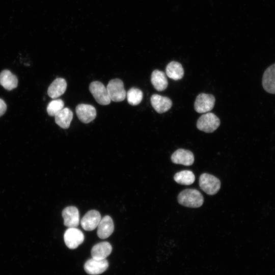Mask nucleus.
I'll list each match as a JSON object with an SVG mask.
<instances>
[{"instance_id":"1a4fd4ad","label":"nucleus","mask_w":275,"mask_h":275,"mask_svg":"<svg viewBox=\"0 0 275 275\" xmlns=\"http://www.w3.org/2000/svg\"><path fill=\"white\" fill-rule=\"evenodd\" d=\"M75 111L79 120L84 123L92 122L96 116L95 108L90 104H78L76 107Z\"/></svg>"},{"instance_id":"39448f33","label":"nucleus","mask_w":275,"mask_h":275,"mask_svg":"<svg viewBox=\"0 0 275 275\" xmlns=\"http://www.w3.org/2000/svg\"><path fill=\"white\" fill-rule=\"evenodd\" d=\"M111 100L114 102H120L126 97V93L123 81L118 78L111 80L106 86Z\"/></svg>"},{"instance_id":"20e7f679","label":"nucleus","mask_w":275,"mask_h":275,"mask_svg":"<svg viewBox=\"0 0 275 275\" xmlns=\"http://www.w3.org/2000/svg\"><path fill=\"white\" fill-rule=\"evenodd\" d=\"M89 90L95 100L101 105H107L111 103L106 87L99 81L92 82L89 86Z\"/></svg>"},{"instance_id":"b1692460","label":"nucleus","mask_w":275,"mask_h":275,"mask_svg":"<svg viewBox=\"0 0 275 275\" xmlns=\"http://www.w3.org/2000/svg\"><path fill=\"white\" fill-rule=\"evenodd\" d=\"M64 103L62 99H57L51 101L47 106V112L50 116H54L64 108Z\"/></svg>"},{"instance_id":"f257e3e1","label":"nucleus","mask_w":275,"mask_h":275,"mask_svg":"<svg viewBox=\"0 0 275 275\" xmlns=\"http://www.w3.org/2000/svg\"><path fill=\"white\" fill-rule=\"evenodd\" d=\"M178 203L185 207L198 208L202 205L204 198L202 194L196 189H186L178 196Z\"/></svg>"},{"instance_id":"4be33fe9","label":"nucleus","mask_w":275,"mask_h":275,"mask_svg":"<svg viewBox=\"0 0 275 275\" xmlns=\"http://www.w3.org/2000/svg\"><path fill=\"white\" fill-rule=\"evenodd\" d=\"M174 179L179 184L187 185L194 182L195 176L193 172L183 170L176 173L174 176Z\"/></svg>"},{"instance_id":"f3484780","label":"nucleus","mask_w":275,"mask_h":275,"mask_svg":"<svg viewBox=\"0 0 275 275\" xmlns=\"http://www.w3.org/2000/svg\"><path fill=\"white\" fill-rule=\"evenodd\" d=\"M112 251L111 244L106 241H103L94 245L91 251L93 258L104 259L109 256Z\"/></svg>"},{"instance_id":"6e6552de","label":"nucleus","mask_w":275,"mask_h":275,"mask_svg":"<svg viewBox=\"0 0 275 275\" xmlns=\"http://www.w3.org/2000/svg\"><path fill=\"white\" fill-rule=\"evenodd\" d=\"M108 267V262L106 259H96L91 258L84 265L85 271L91 275H97L104 272Z\"/></svg>"},{"instance_id":"2eb2a0df","label":"nucleus","mask_w":275,"mask_h":275,"mask_svg":"<svg viewBox=\"0 0 275 275\" xmlns=\"http://www.w3.org/2000/svg\"><path fill=\"white\" fill-rule=\"evenodd\" d=\"M264 89L271 94H275V64L267 68L262 78Z\"/></svg>"},{"instance_id":"6ab92c4d","label":"nucleus","mask_w":275,"mask_h":275,"mask_svg":"<svg viewBox=\"0 0 275 275\" xmlns=\"http://www.w3.org/2000/svg\"><path fill=\"white\" fill-rule=\"evenodd\" d=\"M0 84L6 90H12L17 87V77L8 70H4L0 73Z\"/></svg>"},{"instance_id":"9d476101","label":"nucleus","mask_w":275,"mask_h":275,"mask_svg":"<svg viewBox=\"0 0 275 275\" xmlns=\"http://www.w3.org/2000/svg\"><path fill=\"white\" fill-rule=\"evenodd\" d=\"M101 216L96 210L88 211L81 218L80 224L82 228L86 231H92L97 227Z\"/></svg>"},{"instance_id":"f03ea898","label":"nucleus","mask_w":275,"mask_h":275,"mask_svg":"<svg viewBox=\"0 0 275 275\" xmlns=\"http://www.w3.org/2000/svg\"><path fill=\"white\" fill-rule=\"evenodd\" d=\"M199 185L201 189L209 195L216 194L221 187V181L209 174L203 173L199 178Z\"/></svg>"},{"instance_id":"423d86ee","label":"nucleus","mask_w":275,"mask_h":275,"mask_svg":"<svg viewBox=\"0 0 275 275\" xmlns=\"http://www.w3.org/2000/svg\"><path fill=\"white\" fill-rule=\"evenodd\" d=\"M84 238L83 233L76 227L69 228L64 235L65 244L70 249L77 248L83 242Z\"/></svg>"},{"instance_id":"dca6fc26","label":"nucleus","mask_w":275,"mask_h":275,"mask_svg":"<svg viewBox=\"0 0 275 275\" xmlns=\"http://www.w3.org/2000/svg\"><path fill=\"white\" fill-rule=\"evenodd\" d=\"M67 82L65 79L61 77L56 78L48 88L47 94L53 99L62 95L66 91Z\"/></svg>"},{"instance_id":"f8f14e48","label":"nucleus","mask_w":275,"mask_h":275,"mask_svg":"<svg viewBox=\"0 0 275 275\" xmlns=\"http://www.w3.org/2000/svg\"><path fill=\"white\" fill-rule=\"evenodd\" d=\"M172 161L176 164L184 166H191L194 162V155L188 150L179 149L176 150L171 155Z\"/></svg>"},{"instance_id":"393cba45","label":"nucleus","mask_w":275,"mask_h":275,"mask_svg":"<svg viewBox=\"0 0 275 275\" xmlns=\"http://www.w3.org/2000/svg\"><path fill=\"white\" fill-rule=\"evenodd\" d=\"M7 110V105L5 102L0 98V117L3 116Z\"/></svg>"},{"instance_id":"412c9836","label":"nucleus","mask_w":275,"mask_h":275,"mask_svg":"<svg viewBox=\"0 0 275 275\" xmlns=\"http://www.w3.org/2000/svg\"><path fill=\"white\" fill-rule=\"evenodd\" d=\"M166 72L169 78L175 80L181 79L184 75L182 66L176 61H172L167 65Z\"/></svg>"},{"instance_id":"4468645a","label":"nucleus","mask_w":275,"mask_h":275,"mask_svg":"<svg viewBox=\"0 0 275 275\" xmlns=\"http://www.w3.org/2000/svg\"><path fill=\"white\" fill-rule=\"evenodd\" d=\"M97 235L101 239L108 237L114 230V224L111 217L106 215L102 218L97 226Z\"/></svg>"},{"instance_id":"9b49d317","label":"nucleus","mask_w":275,"mask_h":275,"mask_svg":"<svg viewBox=\"0 0 275 275\" xmlns=\"http://www.w3.org/2000/svg\"><path fill=\"white\" fill-rule=\"evenodd\" d=\"M64 224L68 228L78 226L79 223V213L78 209L74 206H68L62 212Z\"/></svg>"},{"instance_id":"ddd939ff","label":"nucleus","mask_w":275,"mask_h":275,"mask_svg":"<svg viewBox=\"0 0 275 275\" xmlns=\"http://www.w3.org/2000/svg\"><path fill=\"white\" fill-rule=\"evenodd\" d=\"M150 101L152 107L159 114L167 112L172 105L169 98L155 94L151 96Z\"/></svg>"},{"instance_id":"0eeeda50","label":"nucleus","mask_w":275,"mask_h":275,"mask_svg":"<svg viewBox=\"0 0 275 275\" xmlns=\"http://www.w3.org/2000/svg\"><path fill=\"white\" fill-rule=\"evenodd\" d=\"M215 99L213 95L201 93L196 99L194 107L199 113H204L210 111L213 108Z\"/></svg>"},{"instance_id":"5701e85b","label":"nucleus","mask_w":275,"mask_h":275,"mask_svg":"<svg viewBox=\"0 0 275 275\" xmlns=\"http://www.w3.org/2000/svg\"><path fill=\"white\" fill-rule=\"evenodd\" d=\"M127 101L131 105H136L140 103L143 99V94L139 89L132 88L127 92Z\"/></svg>"},{"instance_id":"aec40b11","label":"nucleus","mask_w":275,"mask_h":275,"mask_svg":"<svg viewBox=\"0 0 275 275\" xmlns=\"http://www.w3.org/2000/svg\"><path fill=\"white\" fill-rule=\"evenodd\" d=\"M151 82L154 88L158 91L164 90L168 87V82L165 73L158 70H154L151 74Z\"/></svg>"},{"instance_id":"7ed1b4c3","label":"nucleus","mask_w":275,"mask_h":275,"mask_svg":"<svg viewBox=\"0 0 275 275\" xmlns=\"http://www.w3.org/2000/svg\"><path fill=\"white\" fill-rule=\"evenodd\" d=\"M219 125V118L212 113L202 115L197 122L198 129L207 133L213 132L218 127Z\"/></svg>"},{"instance_id":"a211bd4d","label":"nucleus","mask_w":275,"mask_h":275,"mask_svg":"<svg viewBox=\"0 0 275 275\" xmlns=\"http://www.w3.org/2000/svg\"><path fill=\"white\" fill-rule=\"evenodd\" d=\"M73 116L70 109L68 107L63 108L54 116L55 122L60 127L67 129L70 126Z\"/></svg>"}]
</instances>
